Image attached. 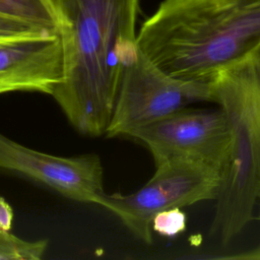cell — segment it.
I'll list each match as a JSON object with an SVG mask.
<instances>
[{
    "mask_svg": "<svg viewBox=\"0 0 260 260\" xmlns=\"http://www.w3.org/2000/svg\"><path fill=\"white\" fill-rule=\"evenodd\" d=\"M0 169L20 173L79 202L98 204L104 169L95 153L57 156L26 147L0 133Z\"/></svg>",
    "mask_w": 260,
    "mask_h": 260,
    "instance_id": "obj_7",
    "label": "cell"
},
{
    "mask_svg": "<svg viewBox=\"0 0 260 260\" xmlns=\"http://www.w3.org/2000/svg\"><path fill=\"white\" fill-rule=\"evenodd\" d=\"M62 78L59 34L0 42V94L30 91L52 95Z\"/></svg>",
    "mask_w": 260,
    "mask_h": 260,
    "instance_id": "obj_8",
    "label": "cell"
},
{
    "mask_svg": "<svg viewBox=\"0 0 260 260\" xmlns=\"http://www.w3.org/2000/svg\"><path fill=\"white\" fill-rule=\"evenodd\" d=\"M222 170L194 159H173L155 166L152 177L137 191L105 193L98 205L113 212L140 241L152 243L151 221L160 211L215 200Z\"/></svg>",
    "mask_w": 260,
    "mask_h": 260,
    "instance_id": "obj_4",
    "label": "cell"
},
{
    "mask_svg": "<svg viewBox=\"0 0 260 260\" xmlns=\"http://www.w3.org/2000/svg\"><path fill=\"white\" fill-rule=\"evenodd\" d=\"M63 78L52 96L82 135L105 134L124 68L138 55L139 0H51Z\"/></svg>",
    "mask_w": 260,
    "mask_h": 260,
    "instance_id": "obj_1",
    "label": "cell"
},
{
    "mask_svg": "<svg viewBox=\"0 0 260 260\" xmlns=\"http://www.w3.org/2000/svg\"><path fill=\"white\" fill-rule=\"evenodd\" d=\"M187 216L181 208H172L160 211L154 215L151 229L162 237H175L186 230Z\"/></svg>",
    "mask_w": 260,
    "mask_h": 260,
    "instance_id": "obj_12",
    "label": "cell"
},
{
    "mask_svg": "<svg viewBox=\"0 0 260 260\" xmlns=\"http://www.w3.org/2000/svg\"><path fill=\"white\" fill-rule=\"evenodd\" d=\"M128 137L142 142L155 166L173 159H194L223 170L231 147V130L218 109L183 108L133 130Z\"/></svg>",
    "mask_w": 260,
    "mask_h": 260,
    "instance_id": "obj_6",
    "label": "cell"
},
{
    "mask_svg": "<svg viewBox=\"0 0 260 260\" xmlns=\"http://www.w3.org/2000/svg\"><path fill=\"white\" fill-rule=\"evenodd\" d=\"M136 40L168 74L209 81L260 48V0H162Z\"/></svg>",
    "mask_w": 260,
    "mask_h": 260,
    "instance_id": "obj_2",
    "label": "cell"
},
{
    "mask_svg": "<svg viewBox=\"0 0 260 260\" xmlns=\"http://www.w3.org/2000/svg\"><path fill=\"white\" fill-rule=\"evenodd\" d=\"M47 247V240L27 241L10 232L0 233V260H39Z\"/></svg>",
    "mask_w": 260,
    "mask_h": 260,
    "instance_id": "obj_10",
    "label": "cell"
},
{
    "mask_svg": "<svg viewBox=\"0 0 260 260\" xmlns=\"http://www.w3.org/2000/svg\"><path fill=\"white\" fill-rule=\"evenodd\" d=\"M209 81L174 77L151 62L140 50L137 59L122 72L110 122L109 138L129 136L191 104L210 102Z\"/></svg>",
    "mask_w": 260,
    "mask_h": 260,
    "instance_id": "obj_5",
    "label": "cell"
},
{
    "mask_svg": "<svg viewBox=\"0 0 260 260\" xmlns=\"http://www.w3.org/2000/svg\"><path fill=\"white\" fill-rule=\"evenodd\" d=\"M58 34L50 29L0 15V42Z\"/></svg>",
    "mask_w": 260,
    "mask_h": 260,
    "instance_id": "obj_11",
    "label": "cell"
},
{
    "mask_svg": "<svg viewBox=\"0 0 260 260\" xmlns=\"http://www.w3.org/2000/svg\"><path fill=\"white\" fill-rule=\"evenodd\" d=\"M211 99L224 112L231 147L215 199L211 234L223 245L254 219L260 193V48L219 70Z\"/></svg>",
    "mask_w": 260,
    "mask_h": 260,
    "instance_id": "obj_3",
    "label": "cell"
},
{
    "mask_svg": "<svg viewBox=\"0 0 260 260\" xmlns=\"http://www.w3.org/2000/svg\"><path fill=\"white\" fill-rule=\"evenodd\" d=\"M0 15L58 32L59 20L51 0H0Z\"/></svg>",
    "mask_w": 260,
    "mask_h": 260,
    "instance_id": "obj_9",
    "label": "cell"
},
{
    "mask_svg": "<svg viewBox=\"0 0 260 260\" xmlns=\"http://www.w3.org/2000/svg\"><path fill=\"white\" fill-rule=\"evenodd\" d=\"M12 220L13 209L3 197H0V233L10 232Z\"/></svg>",
    "mask_w": 260,
    "mask_h": 260,
    "instance_id": "obj_13",
    "label": "cell"
},
{
    "mask_svg": "<svg viewBox=\"0 0 260 260\" xmlns=\"http://www.w3.org/2000/svg\"><path fill=\"white\" fill-rule=\"evenodd\" d=\"M258 202H259V215H258V219L260 221V193H259V197H258ZM229 258L232 259H242V260H260V242L259 244L252 250L244 252L242 254H237L234 256H230Z\"/></svg>",
    "mask_w": 260,
    "mask_h": 260,
    "instance_id": "obj_14",
    "label": "cell"
}]
</instances>
